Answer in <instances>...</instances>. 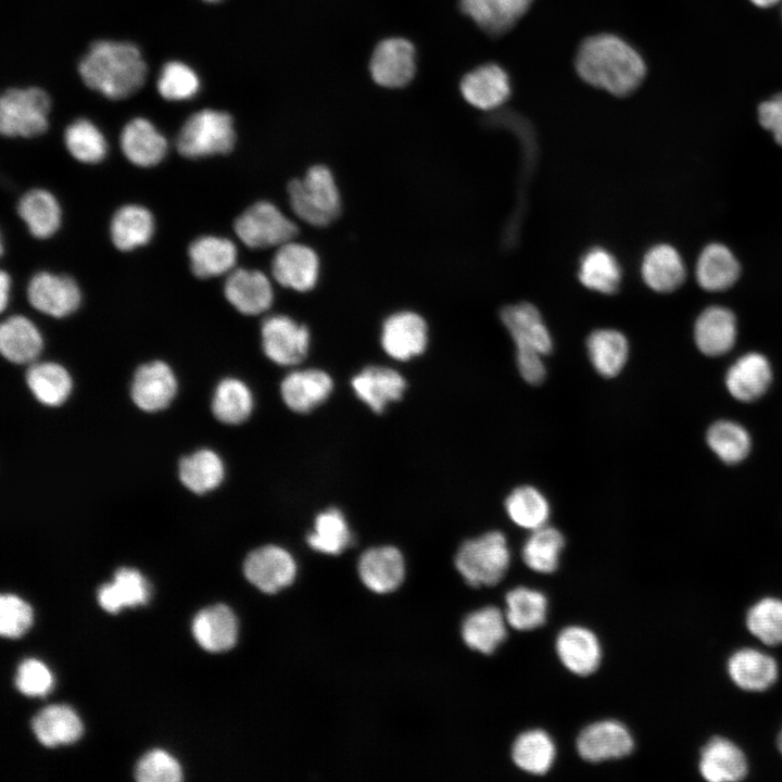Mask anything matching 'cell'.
Returning <instances> with one entry per match:
<instances>
[{
  "label": "cell",
  "instance_id": "1",
  "mask_svg": "<svg viewBox=\"0 0 782 782\" xmlns=\"http://www.w3.org/2000/svg\"><path fill=\"white\" fill-rule=\"evenodd\" d=\"M575 66L583 81L617 97L631 94L646 74L641 54L614 34L584 39L577 51Z\"/></svg>",
  "mask_w": 782,
  "mask_h": 782
},
{
  "label": "cell",
  "instance_id": "2",
  "mask_svg": "<svg viewBox=\"0 0 782 782\" xmlns=\"http://www.w3.org/2000/svg\"><path fill=\"white\" fill-rule=\"evenodd\" d=\"M87 87L112 100L125 99L143 85L147 65L140 50L130 42H93L78 65Z\"/></svg>",
  "mask_w": 782,
  "mask_h": 782
},
{
  "label": "cell",
  "instance_id": "3",
  "mask_svg": "<svg viewBox=\"0 0 782 782\" xmlns=\"http://www.w3.org/2000/svg\"><path fill=\"white\" fill-rule=\"evenodd\" d=\"M287 191L292 212L311 226H326L340 213L339 189L325 165H314L303 178L290 180Z\"/></svg>",
  "mask_w": 782,
  "mask_h": 782
},
{
  "label": "cell",
  "instance_id": "4",
  "mask_svg": "<svg viewBox=\"0 0 782 782\" xmlns=\"http://www.w3.org/2000/svg\"><path fill=\"white\" fill-rule=\"evenodd\" d=\"M236 142L232 117L223 111L205 109L190 115L181 126L176 147L188 159L229 153Z\"/></svg>",
  "mask_w": 782,
  "mask_h": 782
},
{
  "label": "cell",
  "instance_id": "5",
  "mask_svg": "<svg viewBox=\"0 0 782 782\" xmlns=\"http://www.w3.org/2000/svg\"><path fill=\"white\" fill-rule=\"evenodd\" d=\"M510 553L505 535L490 531L465 541L455 556V566L465 581L472 586L495 585L505 576Z\"/></svg>",
  "mask_w": 782,
  "mask_h": 782
},
{
  "label": "cell",
  "instance_id": "6",
  "mask_svg": "<svg viewBox=\"0 0 782 782\" xmlns=\"http://www.w3.org/2000/svg\"><path fill=\"white\" fill-rule=\"evenodd\" d=\"M50 98L40 88H11L0 100V130L7 137L31 138L49 124Z\"/></svg>",
  "mask_w": 782,
  "mask_h": 782
},
{
  "label": "cell",
  "instance_id": "7",
  "mask_svg": "<svg viewBox=\"0 0 782 782\" xmlns=\"http://www.w3.org/2000/svg\"><path fill=\"white\" fill-rule=\"evenodd\" d=\"M234 230L251 249L278 248L298 232L297 225L268 201H258L243 211L235 220Z\"/></svg>",
  "mask_w": 782,
  "mask_h": 782
},
{
  "label": "cell",
  "instance_id": "8",
  "mask_svg": "<svg viewBox=\"0 0 782 782\" xmlns=\"http://www.w3.org/2000/svg\"><path fill=\"white\" fill-rule=\"evenodd\" d=\"M27 299L38 312L63 318L79 307L81 292L72 277L42 270L29 279Z\"/></svg>",
  "mask_w": 782,
  "mask_h": 782
},
{
  "label": "cell",
  "instance_id": "9",
  "mask_svg": "<svg viewBox=\"0 0 782 782\" xmlns=\"http://www.w3.org/2000/svg\"><path fill=\"white\" fill-rule=\"evenodd\" d=\"M261 337L265 355L282 366L300 363L310 346L308 329L286 315H273L264 319Z\"/></svg>",
  "mask_w": 782,
  "mask_h": 782
},
{
  "label": "cell",
  "instance_id": "10",
  "mask_svg": "<svg viewBox=\"0 0 782 782\" xmlns=\"http://www.w3.org/2000/svg\"><path fill=\"white\" fill-rule=\"evenodd\" d=\"M272 275L283 288L310 291L318 280L319 258L311 247L291 240L277 248L272 260Z\"/></svg>",
  "mask_w": 782,
  "mask_h": 782
},
{
  "label": "cell",
  "instance_id": "11",
  "mask_svg": "<svg viewBox=\"0 0 782 782\" xmlns=\"http://www.w3.org/2000/svg\"><path fill=\"white\" fill-rule=\"evenodd\" d=\"M247 579L265 593H275L294 580L297 565L282 547L265 545L252 551L244 560Z\"/></svg>",
  "mask_w": 782,
  "mask_h": 782
},
{
  "label": "cell",
  "instance_id": "12",
  "mask_svg": "<svg viewBox=\"0 0 782 782\" xmlns=\"http://www.w3.org/2000/svg\"><path fill=\"white\" fill-rule=\"evenodd\" d=\"M634 743L629 730L620 722L605 720L584 728L577 739V751L590 762L619 759L628 756Z\"/></svg>",
  "mask_w": 782,
  "mask_h": 782
},
{
  "label": "cell",
  "instance_id": "13",
  "mask_svg": "<svg viewBox=\"0 0 782 782\" xmlns=\"http://www.w3.org/2000/svg\"><path fill=\"white\" fill-rule=\"evenodd\" d=\"M373 79L380 86H405L415 73V48L404 38H388L377 45L369 63Z\"/></svg>",
  "mask_w": 782,
  "mask_h": 782
},
{
  "label": "cell",
  "instance_id": "14",
  "mask_svg": "<svg viewBox=\"0 0 782 782\" xmlns=\"http://www.w3.org/2000/svg\"><path fill=\"white\" fill-rule=\"evenodd\" d=\"M428 328L425 319L411 311L390 315L383 323L381 345L394 360L408 361L427 346Z\"/></svg>",
  "mask_w": 782,
  "mask_h": 782
},
{
  "label": "cell",
  "instance_id": "15",
  "mask_svg": "<svg viewBox=\"0 0 782 782\" xmlns=\"http://www.w3.org/2000/svg\"><path fill=\"white\" fill-rule=\"evenodd\" d=\"M226 300L241 314L255 316L270 308L274 290L269 278L261 270L232 269L224 285Z\"/></svg>",
  "mask_w": 782,
  "mask_h": 782
},
{
  "label": "cell",
  "instance_id": "16",
  "mask_svg": "<svg viewBox=\"0 0 782 782\" xmlns=\"http://www.w3.org/2000/svg\"><path fill=\"white\" fill-rule=\"evenodd\" d=\"M464 99L472 106L494 110L504 104L512 93L507 72L496 63H484L468 72L461 80Z\"/></svg>",
  "mask_w": 782,
  "mask_h": 782
},
{
  "label": "cell",
  "instance_id": "17",
  "mask_svg": "<svg viewBox=\"0 0 782 782\" xmlns=\"http://www.w3.org/2000/svg\"><path fill=\"white\" fill-rule=\"evenodd\" d=\"M177 392V380L164 362L141 365L131 383V399L144 412H157L169 405Z\"/></svg>",
  "mask_w": 782,
  "mask_h": 782
},
{
  "label": "cell",
  "instance_id": "18",
  "mask_svg": "<svg viewBox=\"0 0 782 782\" xmlns=\"http://www.w3.org/2000/svg\"><path fill=\"white\" fill-rule=\"evenodd\" d=\"M500 315L516 349L533 350L543 356L551 353L552 337L539 310L533 304L521 302L506 305Z\"/></svg>",
  "mask_w": 782,
  "mask_h": 782
},
{
  "label": "cell",
  "instance_id": "19",
  "mask_svg": "<svg viewBox=\"0 0 782 782\" xmlns=\"http://www.w3.org/2000/svg\"><path fill=\"white\" fill-rule=\"evenodd\" d=\"M125 157L139 167H152L162 162L167 152V140L147 118L136 117L123 128L119 137Z\"/></svg>",
  "mask_w": 782,
  "mask_h": 782
},
{
  "label": "cell",
  "instance_id": "20",
  "mask_svg": "<svg viewBox=\"0 0 782 782\" xmlns=\"http://www.w3.org/2000/svg\"><path fill=\"white\" fill-rule=\"evenodd\" d=\"M533 0H459L461 10L485 34L497 37L513 28Z\"/></svg>",
  "mask_w": 782,
  "mask_h": 782
},
{
  "label": "cell",
  "instance_id": "21",
  "mask_svg": "<svg viewBox=\"0 0 782 782\" xmlns=\"http://www.w3.org/2000/svg\"><path fill=\"white\" fill-rule=\"evenodd\" d=\"M358 573L363 583L374 592L394 591L404 579L403 556L393 546L369 548L360 558Z\"/></svg>",
  "mask_w": 782,
  "mask_h": 782
},
{
  "label": "cell",
  "instance_id": "22",
  "mask_svg": "<svg viewBox=\"0 0 782 782\" xmlns=\"http://www.w3.org/2000/svg\"><path fill=\"white\" fill-rule=\"evenodd\" d=\"M188 256L193 275L206 279L229 274L235 269L238 251L231 240L206 235L198 237L189 244Z\"/></svg>",
  "mask_w": 782,
  "mask_h": 782
},
{
  "label": "cell",
  "instance_id": "23",
  "mask_svg": "<svg viewBox=\"0 0 782 782\" xmlns=\"http://www.w3.org/2000/svg\"><path fill=\"white\" fill-rule=\"evenodd\" d=\"M556 652L562 664L572 673L589 676L600 666L602 651L596 635L583 627H568L556 640Z\"/></svg>",
  "mask_w": 782,
  "mask_h": 782
},
{
  "label": "cell",
  "instance_id": "24",
  "mask_svg": "<svg viewBox=\"0 0 782 782\" xmlns=\"http://www.w3.org/2000/svg\"><path fill=\"white\" fill-rule=\"evenodd\" d=\"M772 380L770 363L762 354L752 352L741 356L728 369L726 386L730 394L742 402L759 399Z\"/></svg>",
  "mask_w": 782,
  "mask_h": 782
},
{
  "label": "cell",
  "instance_id": "25",
  "mask_svg": "<svg viewBox=\"0 0 782 782\" xmlns=\"http://www.w3.org/2000/svg\"><path fill=\"white\" fill-rule=\"evenodd\" d=\"M736 319L723 306H709L697 317L694 339L698 350L707 356H720L730 351L736 340Z\"/></svg>",
  "mask_w": 782,
  "mask_h": 782
},
{
  "label": "cell",
  "instance_id": "26",
  "mask_svg": "<svg viewBox=\"0 0 782 782\" xmlns=\"http://www.w3.org/2000/svg\"><path fill=\"white\" fill-rule=\"evenodd\" d=\"M698 768L710 782L739 781L747 774V760L733 742L716 736L702 748Z\"/></svg>",
  "mask_w": 782,
  "mask_h": 782
},
{
  "label": "cell",
  "instance_id": "27",
  "mask_svg": "<svg viewBox=\"0 0 782 782\" xmlns=\"http://www.w3.org/2000/svg\"><path fill=\"white\" fill-rule=\"evenodd\" d=\"M330 376L319 369H302L290 373L280 384L286 405L297 413H307L321 404L331 393Z\"/></svg>",
  "mask_w": 782,
  "mask_h": 782
},
{
  "label": "cell",
  "instance_id": "28",
  "mask_svg": "<svg viewBox=\"0 0 782 782\" xmlns=\"http://www.w3.org/2000/svg\"><path fill=\"white\" fill-rule=\"evenodd\" d=\"M355 394L374 412L381 413L388 403L402 398L406 382L392 368L369 366L354 376L351 381Z\"/></svg>",
  "mask_w": 782,
  "mask_h": 782
},
{
  "label": "cell",
  "instance_id": "29",
  "mask_svg": "<svg viewBox=\"0 0 782 782\" xmlns=\"http://www.w3.org/2000/svg\"><path fill=\"white\" fill-rule=\"evenodd\" d=\"M197 642L209 652H225L237 641L238 623L232 610L223 604L200 610L192 621Z\"/></svg>",
  "mask_w": 782,
  "mask_h": 782
},
{
  "label": "cell",
  "instance_id": "30",
  "mask_svg": "<svg viewBox=\"0 0 782 782\" xmlns=\"http://www.w3.org/2000/svg\"><path fill=\"white\" fill-rule=\"evenodd\" d=\"M155 222L149 209L139 204L118 207L110 223V237L114 247L129 252L150 242L154 235Z\"/></svg>",
  "mask_w": 782,
  "mask_h": 782
},
{
  "label": "cell",
  "instance_id": "31",
  "mask_svg": "<svg viewBox=\"0 0 782 782\" xmlns=\"http://www.w3.org/2000/svg\"><path fill=\"white\" fill-rule=\"evenodd\" d=\"M17 214L29 234L41 240L52 237L62 223V209L58 199L41 188L31 189L22 195L17 203Z\"/></svg>",
  "mask_w": 782,
  "mask_h": 782
},
{
  "label": "cell",
  "instance_id": "32",
  "mask_svg": "<svg viewBox=\"0 0 782 782\" xmlns=\"http://www.w3.org/2000/svg\"><path fill=\"white\" fill-rule=\"evenodd\" d=\"M728 672L739 688L761 692L775 682L778 665L774 658L758 649L742 648L729 658Z\"/></svg>",
  "mask_w": 782,
  "mask_h": 782
},
{
  "label": "cell",
  "instance_id": "33",
  "mask_svg": "<svg viewBox=\"0 0 782 782\" xmlns=\"http://www.w3.org/2000/svg\"><path fill=\"white\" fill-rule=\"evenodd\" d=\"M642 278L652 290L667 293L679 288L685 278V266L680 253L671 245L659 243L644 255Z\"/></svg>",
  "mask_w": 782,
  "mask_h": 782
},
{
  "label": "cell",
  "instance_id": "34",
  "mask_svg": "<svg viewBox=\"0 0 782 782\" xmlns=\"http://www.w3.org/2000/svg\"><path fill=\"white\" fill-rule=\"evenodd\" d=\"M43 348L42 336L37 326L23 315H13L0 326V351L10 362H34Z\"/></svg>",
  "mask_w": 782,
  "mask_h": 782
},
{
  "label": "cell",
  "instance_id": "35",
  "mask_svg": "<svg viewBox=\"0 0 782 782\" xmlns=\"http://www.w3.org/2000/svg\"><path fill=\"white\" fill-rule=\"evenodd\" d=\"M695 275L697 283L707 291H722L739 278L740 265L732 251L722 243H710L701 252Z\"/></svg>",
  "mask_w": 782,
  "mask_h": 782
},
{
  "label": "cell",
  "instance_id": "36",
  "mask_svg": "<svg viewBox=\"0 0 782 782\" xmlns=\"http://www.w3.org/2000/svg\"><path fill=\"white\" fill-rule=\"evenodd\" d=\"M506 618L493 606L484 607L468 615L462 626V636L471 649L489 655L506 638Z\"/></svg>",
  "mask_w": 782,
  "mask_h": 782
},
{
  "label": "cell",
  "instance_id": "37",
  "mask_svg": "<svg viewBox=\"0 0 782 782\" xmlns=\"http://www.w3.org/2000/svg\"><path fill=\"white\" fill-rule=\"evenodd\" d=\"M31 727L38 741L49 747L73 743L83 733L79 717L66 705L43 708L33 719Z\"/></svg>",
  "mask_w": 782,
  "mask_h": 782
},
{
  "label": "cell",
  "instance_id": "38",
  "mask_svg": "<svg viewBox=\"0 0 782 782\" xmlns=\"http://www.w3.org/2000/svg\"><path fill=\"white\" fill-rule=\"evenodd\" d=\"M586 351L594 369L603 377L613 378L627 363L629 344L625 335L616 329H597L588 337Z\"/></svg>",
  "mask_w": 782,
  "mask_h": 782
},
{
  "label": "cell",
  "instance_id": "39",
  "mask_svg": "<svg viewBox=\"0 0 782 782\" xmlns=\"http://www.w3.org/2000/svg\"><path fill=\"white\" fill-rule=\"evenodd\" d=\"M149 586L142 575L133 568H119L112 583L103 584L98 591L100 606L109 613H117L125 606H137L148 602Z\"/></svg>",
  "mask_w": 782,
  "mask_h": 782
},
{
  "label": "cell",
  "instance_id": "40",
  "mask_svg": "<svg viewBox=\"0 0 782 782\" xmlns=\"http://www.w3.org/2000/svg\"><path fill=\"white\" fill-rule=\"evenodd\" d=\"M178 476L182 484L197 494L216 489L225 476L222 458L214 451L202 449L179 462Z\"/></svg>",
  "mask_w": 782,
  "mask_h": 782
},
{
  "label": "cell",
  "instance_id": "41",
  "mask_svg": "<svg viewBox=\"0 0 782 782\" xmlns=\"http://www.w3.org/2000/svg\"><path fill=\"white\" fill-rule=\"evenodd\" d=\"M28 388L35 398L47 406L64 403L72 391L68 371L53 362L34 363L26 374Z\"/></svg>",
  "mask_w": 782,
  "mask_h": 782
},
{
  "label": "cell",
  "instance_id": "42",
  "mask_svg": "<svg viewBox=\"0 0 782 782\" xmlns=\"http://www.w3.org/2000/svg\"><path fill=\"white\" fill-rule=\"evenodd\" d=\"M515 765L531 774H544L553 766L556 748L550 735L542 730L520 734L513 744Z\"/></svg>",
  "mask_w": 782,
  "mask_h": 782
},
{
  "label": "cell",
  "instance_id": "43",
  "mask_svg": "<svg viewBox=\"0 0 782 782\" xmlns=\"http://www.w3.org/2000/svg\"><path fill=\"white\" fill-rule=\"evenodd\" d=\"M579 280L590 290L615 293L621 281V268L607 250L596 247L589 250L580 261Z\"/></svg>",
  "mask_w": 782,
  "mask_h": 782
},
{
  "label": "cell",
  "instance_id": "44",
  "mask_svg": "<svg viewBox=\"0 0 782 782\" xmlns=\"http://www.w3.org/2000/svg\"><path fill=\"white\" fill-rule=\"evenodd\" d=\"M505 601V618L514 629L528 631L545 622L547 600L541 592L519 586L509 591Z\"/></svg>",
  "mask_w": 782,
  "mask_h": 782
},
{
  "label": "cell",
  "instance_id": "45",
  "mask_svg": "<svg viewBox=\"0 0 782 782\" xmlns=\"http://www.w3.org/2000/svg\"><path fill=\"white\" fill-rule=\"evenodd\" d=\"M505 510L515 525L531 531L545 526L550 517L548 501L532 485L514 489L505 500Z\"/></svg>",
  "mask_w": 782,
  "mask_h": 782
},
{
  "label": "cell",
  "instance_id": "46",
  "mask_svg": "<svg viewBox=\"0 0 782 782\" xmlns=\"http://www.w3.org/2000/svg\"><path fill=\"white\" fill-rule=\"evenodd\" d=\"M253 408V396L244 382L236 378L222 380L212 399V412L224 424L243 422Z\"/></svg>",
  "mask_w": 782,
  "mask_h": 782
},
{
  "label": "cell",
  "instance_id": "47",
  "mask_svg": "<svg viewBox=\"0 0 782 782\" xmlns=\"http://www.w3.org/2000/svg\"><path fill=\"white\" fill-rule=\"evenodd\" d=\"M565 546L562 532L553 527L543 526L532 531L522 546V559L533 571L554 572Z\"/></svg>",
  "mask_w": 782,
  "mask_h": 782
},
{
  "label": "cell",
  "instance_id": "48",
  "mask_svg": "<svg viewBox=\"0 0 782 782\" xmlns=\"http://www.w3.org/2000/svg\"><path fill=\"white\" fill-rule=\"evenodd\" d=\"M64 143L68 153L84 164H97L106 156L104 135L87 118L75 119L65 128Z\"/></svg>",
  "mask_w": 782,
  "mask_h": 782
},
{
  "label": "cell",
  "instance_id": "49",
  "mask_svg": "<svg viewBox=\"0 0 782 782\" xmlns=\"http://www.w3.org/2000/svg\"><path fill=\"white\" fill-rule=\"evenodd\" d=\"M306 540L318 552L338 555L349 546L352 535L343 514L337 508H328L317 515L314 530Z\"/></svg>",
  "mask_w": 782,
  "mask_h": 782
},
{
  "label": "cell",
  "instance_id": "50",
  "mask_svg": "<svg viewBox=\"0 0 782 782\" xmlns=\"http://www.w3.org/2000/svg\"><path fill=\"white\" fill-rule=\"evenodd\" d=\"M706 440L712 452L729 465L742 462L751 450L748 432L731 420L714 422L707 431Z\"/></svg>",
  "mask_w": 782,
  "mask_h": 782
},
{
  "label": "cell",
  "instance_id": "51",
  "mask_svg": "<svg viewBox=\"0 0 782 782\" xmlns=\"http://www.w3.org/2000/svg\"><path fill=\"white\" fill-rule=\"evenodd\" d=\"M746 626L762 643L782 644V601L766 597L757 602L747 613Z\"/></svg>",
  "mask_w": 782,
  "mask_h": 782
},
{
  "label": "cell",
  "instance_id": "52",
  "mask_svg": "<svg viewBox=\"0 0 782 782\" xmlns=\"http://www.w3.org/2000/svg\"><path fill=\"white\" fill-rule=\"evenodd\" d=\"M199 88L198 75L182 62H167L160 72L157 91L166 100L181 101L190 99L199 91Z\"/></svg>",
  "mask_w": 782,
  "mask_h": 782
},
{
  "label": "cell",
  "instance_id": "53",
  "mask_svg": "<svg viewBox=\"0 0 782 782\" xmlns=\"http://www.w3.org/2000/svg\"><path fill=\"white\" fill-rule=\"evenodd\" d=\"M135 778L140 782H178L182 773L174 757L162 749H153L138 761Z\"/></svg>",
  "mask_w": 782,
  "mask_h": 782
},
{
  "label": "cell",
  "instance_id": "54",
  "mask_svg": "<svg viewBox=\"0 0 782 782\" xmlns=\"http://www.w3.org/2000/svg\"><path fill=\"white\" fill-rule=\"evenodd\" d=\"M33 622L30 606L12 594L0 597V633L7 638L23 635Z\"/></svg>",
  "mask_w": 782,
  "mask_h": 782
},
{
  "label": "cell",
  "instance_id": "55",
  "mask_svg": "<svg viewBox=\"0 0 782 782\" xmlns=\"http://www.w3.org/2000/svg\"><path fill=\"white\" fill-rule=\"evenodd\" d=\"M15 684L27 696H45L52 688L53 678L45 664L31 658L18 666Z\"/></svg>",
  "mask_w": 782,
  "mask_h": 782
},
{
  "label": "cell",
  "instance_id": "56",
  "mask_svg": "<svg viewBox=\"0 0 782 782\" xmlns=\"http://www.w3.org/2000/svg\"><path fill=\"white\" fill-rule=\"evenodd\" d=\"M542 354L528 349H516V363L521 377L530 384L541 383L546 375Z\"/></svg>",
  "mask_w": 782,
  "mask_h": 782
},
{
  "label": "cell",
  "instance_id": "57",
  "mask_svg": "<svg viewBox=\"0 0 782 782\" xmlns=\"http://www.w3.org/2000/svg\"><path fill=\"white\" fill-rule=\"evenodd\" d=\"M760 125L770 131L774 140L782 146V93L764 101L758 108Z\"/></svg>",
  "mask_w": 782,
  "mask_h": 782
},
{
  "label": "cell",
  "instance_id": "58",
  "mask_svg": "<svg viewBox=\"0 0 782 782\" xmlns=\"http://www.w3.org/2000/svg\"><path fill=\"white\" fill-rule=\"evenodd\" d=\"M10 291H11V277L5 270H2L0 274V308H1V311H4V308L9 304Z\"/></svg>",
  "mask_w": 782,
  "mask_h": 782
},
{
  "label": "cell",
  "instance_id": "59",
  "mask_svg": "<svg viewBox=\"0 0 782 782\" xmlns=\"http://www.w3.org/2000/svg\"><path fill=\"white\" fill-rule=\"evenodd\" d=\"M749 1H751L753 4H755L756 7L765 8V9H766V8H771V7L775 5V4H778V3L781 2L782 0H749Z\"/></svg>",
  "mask_w": 782,
  "mask_h": 782
},
{
  "label": "cell",
  "instance_id": "60",
  "mask_svg": "<svg viewBox=\"0 0 782 782\" xmlns=\"http://www.w3.org/2000/svg\"><path fill=\"white\" fill-rule=\"evenodd\" d=\"M778 748H779L780 753L782 754V731L778 737Z\"/></svg>",
  "mask_w": 782,
  "mask_h": 782
},
{
  "label": "cell",
  "instance_id": "61",
  "mask_svg": "<svg viewBox=\"0 0 782 782\" xmlns=\"http://www.w3.org/2000/svg\"><path fill=\"white\" fill-rule=\"evenodd\" d=\"M204 1H207V2H217V1H219V0H204Z\"/></svg>",
  "mask_w": 782,
  "mask_h": 782
}]
</instances>
